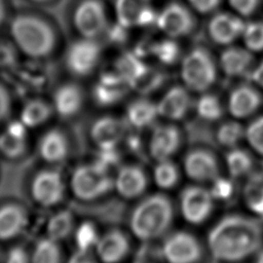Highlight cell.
Segmentation results:
<instances>
[{"label": "cell", "instance_id": "cell-1", "mask_svg": "<svg viewBox=\"0 0 263 263\" xmlns=\"http://www.w3.org/2000/svg\"><path fill=\"white\" fill-rule=\"evenodd\" d=\"M263 243L261 224L242 215L221 218L208 233V247L212 256L221 262L235 263L257 253Z\"/></svg>", "mask_w": 263, "mask_h": 263}, {"label": "cell", "instance_id": "cell-2", "mask_svg": "<svg viewBox=\"0 0 263 263\" xmlns=\"http://www.w3.org/2000/svg\"><path fill=\"white\" fill-rule=\"evenodd\" d=\"M174 208L171 199L161 193L143 198L133 210L129 228L133 234L143 241L160 237L172 225Z\"/></svg>", "mask_w": 263, "mask_h": 263}, {"label": "cell", "instance_id": "cell-3", "mask_svg": "<svg viewBox=\"0 0 263 263\" xmlns=\"http://www.w3.org/2000/svg\"><path fill=\"white\" fill-rule=\"evenodd\" d=\"M10 34L18 49L34 59L48 55L55 46L52 28L36 15L15 16L10 24Z\"/></svg>", "mask_w": 263, "mask_h": 263}, {"label": "cell", "instance_id": "cell-4", "mask_svg": "<svg viewBox=\"0 0 263 263\" xmlns=\"http://www.w3.org/2000/svg\"><path fill=\"white\" fill-rule=\"evenodd\" d=\"M69 185L74 197L81 201H93L114 188V179L107 167L95 161L76 166L71 174Z\"/></svg>", "mask_w": 263, "mask_h": 263}, {"label": "cell", "instance_id": "cell-5", "mask_svg": "<svg viewBox=\"0 0 263 263\" xmlns=\"http://www.w3.org/2000/svg\"><path fill=\"white\" fill-rule=\"evenodd\" d=\"M217 76L215 62L203 48L192 49L182 61L181 77L186 87L193 91H204L210 88Z\"/></svg>", "mask_w": 263, "mask_h": 263}, {"label": "cell", "instance_id": "cell-6", "mask_svg": "<svg viewBox=\"0 0 263 263\" xmlns=\"http://www.w3.org/2000/svg\"><path fill=\"white\" fill-rule=\"evenodd\" d=\"M33 199L43 208L61 203L66 194V183L62 174L53 168L39 171L31 183Z\"/></svg>", "mask_w": 263, "mask_h": 263}, {"label": "cell", "instance_id": "cell-7", "mask_svg": "<svg viewBox=\"0 0 263 263\" xmlns=\"http://www.w3.org/2000/svg\"><path fill=\"white\" fill-rule=\"evenodd\" d=\"M214 198L210 189L191 185L180 194V209L186 222L199 225L205 222L214 209Z\"/></svg>", "mask_w": 263, "mask_h": 263}, {"label": "cell", "instance_id": "cell-8", "mask_svg": "<svg viewBox=\"0 0 263 263\" xmlns=\"http://www.w3.org/2000/svg\"><path fill=\"white\" fill-rule=\"evenodd\" d=\"M160 253L167 263H196L201 258L202 250L193 234L177 231L164 239Z\"/></svg>", "mask_w": 263, "mask_h": 263}, {"label": "cell", "instance_id": "cell-9", "mask_svg": "<svg viewBox=\"0 0 263 263\" xmlns=\"http://www.w3.org/2000/svg\"><path fill=\"white\" fill-rule=\"evenodd\" d=\"M73 23L83 38L95 39L107 29L104 4L100 0L81 1L74 11Z\"/></svg>", "mask_w": 263, "mask_h": 263}, {"label": "cell", "instance_id": "cell-10", "mask_svg": "<svg viewBox=\"0 0 263 263\" xmlns=\"http://www.w3.org/2000/svg\"><path fill=\"white\" fill-rule=\"evenodd\" d=\"M101 48L93 39L83 38L72 43L66 54L69 71L76 76H86L96 68Z\"/></svg>", "mask_w": 263, "mask_h": 263}, {"label": "cell", "instance_id": "cell-11", "mask_svg": "<svg viewBox=\"0 0 263 263\" xmlns=\"http://www.w3.org/2000/svg\"><path fill=\"white\" fill-rule=\"evenodd\" d=\"M156 24L168 38L175 39L189 34L194 26L190 11L180 3L167 4L158 14Z\"/></svg>", "mask_w": 263, "mask_h": 263}, {"label": "cell", "instance_id": "cell-12", "mask_svg": "<svg viewBox=\"0 0 263 263\" xmlns=\"http://www.w3.org/2000/svg\"><path fill=\"white\" fill-rule=\"evenodd\" d=\"M184 171L187 177L195 182H212L219 176V164L210 151L194 149L184 158Z\"/></svg>", "mask_w": 263, "mask_h": 263}, {"label": "cell", "instance_id": "cell-13", "mask_svg": "<svg viewBox=\"0 0 263 263\" xmlns=\"http://www.w3.org/2000/svg\"><path fill=\"white\" fill-rule=\"evenodd\" d=\"M129 249L126 234L119 229H111L100 236L95 253L102 263H120L128 255Z\"/></svg>", "mask_w": 263, "mask_h": 263}, {"label": "cell", "instance_id": "cell-14", "mask_svg": "<svg viewBox=\"0 0 263 263\" xmlns=\"http://www.w3.org/2000/svg\"><path fill=\"white\" fill-rule=\"evenodd\" d=\"M181 133L173 124H161L154 127L150 143L149 152L156 161L171 159L181 146Z\"/></svg>", "mask_w": 263, "mask_h": 263}, {"label": "cell", "instance_id": "cell-15", "mask_svg": "<svg viewBox=\"0 0 263 263\" xmlns=\"http://www.w3.org/2000/svg\"><path fill=\"white\" fill-rule=\"evenodd\" d=\"M125 124L114 116H102L95 120L90 127V138L99 149L117 148L124 138Z\"/></svg>", "mask_w": 263, "mask_h": 263}, {"label": "cell", "instance_id": "cell-16", "mask_svg": "<svg viewBox=\"0 0 263 263\" xmlns=\"http://www.w3.org/2000/svg\"><path fill=\"white\" fill-rule=\"evenodd\" d=\"M246 23L237 15L220 12L209 23L208 31L212 40L221 45H228L241 37Z\"/></svg>", "mask_w": 263, "mask_h": 263}, {"label": "cell", "instance_id": "cell-17", "mask_svg": "<svg viewBox=\"0 0 263 263\" xmlns=\"http://www.w3.org/2000/svg\"><path fill=\"white\" fill-rule=\"evenodd\" d=\"M148 179L142 167L135 164L121 166L114 178V188L117 193L126 199L141 196L147 189Z\"/></svg>", "mask_w": 263, "mask_h": 263}, {"label": "cell", "instance_id": "cell-18", "mask_svg": "<svg viewBox=\"0 0 263 263\" xmlns=\"http://www.w3.org/2000/svg\"><path fill=\"white\" fill-rule=\"evenodd\" d=\"M28 127L20 120L9 121L0 134V153L8 159H17L28 148Z\"/></svg>", "mask_w": 263, "mask_h": 263}, {"label": "cell", "instance_id": "cell-19", "mask_svg": "<svg viewBox=\"0 0 263 263\" xmlns=\"http://www.w3.org/2000/svg\"><path fill=\"white\" fill-rule=\"evenodd\" d=\"M130 88L116 72L104 73L93 88V99L99 106L109 107L118 103Z\"/></svg>", "mask_w": 263, "mask_h": 263}, {"label": "cell", "instance_id": "cell-20", "mask_svg": "<svg viewBox=\"0 0 263 263\" xmlns=\"http://www.w3.org/2000/svg\"><path fill=\"white\" fill-rule=\"evenodd\" d=\"M70 144L65 133L60 128L45 132L38 142L39 156L48 163H61L69 155Z\"/></svg>", "mask_w": 263, "mask_h": 263}, {"label": "cell", "instance_id": "cell-21", "mask_svg": "<svg viewBox=\"0 0 263 263\" xmlns=\"http://www.w3.org/2000/svg\"><path fill=\"white\" fill-rule=\"evenodd\" d=\"M29 223L26 209L15 202L4 203L0 206V240L6 241L20 235Z\"/></svg>", "mask_w": 263, "mask_h": 263}, {"label": "cell", "instance_id": "cell-22", "mask_svg": "<svg viewBox=\"0 0 263 263\" xmlns=\"http://www.w3.org/2000/svg\"><path fill=\"white\" fill-rule=\"evenodd\" d=\"M260 93L253 86L242 84L230 92L227 107L231 116L242 119L254 114L260 107Z\"/></svg>", "mask_w": 263, "mask_h": 263}, {"label": "cell", "instance_id": "cell-23", "mask_svg": "<svg viewBox=\"0 0 263 263\" xmlns=\"http://www.w3.org/2000/svg\"><path fill=\"white\" fill-rule=\"evenodd\" d=\"M190 108V97L187 89L176 85L171 87L157 103L158 114L172 121L183 119Z\"/></svg>", "mask_w": 263, "mask_h": 263}, {"label": "cell", "instance_id": "cell-24", "mask_svg": "<svg viewBox=\"0 0 263 263\" xmlns=\"http://www.w3.org/2000/svg\"><path fill=\"white\" fill-rule=\"evenodd\" d=\"M83 102L84 97L81 88L74 83H65L55 89L52 107L62 118H71L80 112Z\"/></svg>", "mask_w": 263, "mask_h": 263}, {"label": "cell", "instance_id": "cell-25", "mask_svg": "<svg viewBox=\"0 0 263 263\" xmlns=\"http://www.w3.org/2000/svg\"><path fill=\"white\" fill-rule=\"evenodd\" d=\"M254 62L252 51L248 48L229 46L220 55V65L228 76H240L249 71Z\"/></svg>", "mask_w": 263, "mask_h": 263}, {"label": "cell", "instance_id": "cell-26", "mask_svg": "<svg viewBox=\"0 0 263 263\" xmlns=\"http://www.w3.org/2000/svg\"><path fill=\"white\" fill-rule=\"evenodd\" d=\"M125 116L130 126L136 129H144L152 125L159 116L157 104L148 99H137L128 104Z\"/></svg>", "mask_w": 263, "mask_h": 263}, {"label": "cell", "instance_id": "cell-27", "mask_svg": "<svg viewBox=\"0 0 263 263\" xmlns=\"http://www.w3.org/2000/svg\"><path fill=\"white\" fill-rule=\"evenodd\" d=\"M53 112V107L46 101L32 99L23 106L18 119L28 128H36L45 124L50 119Z\"/></svg>", "mask_w": 263, "mask_h": 263}, {"label": "cell", "instance_id": "cell-28", "mask_svg": "<svg viewBox=\"0 0 263 263\" xmlns=\"http://www.w3.org/2000/svg\"><path fill=\"white\" fill-rule=\"evenodd\" d=\"M149 0H115V13L117 23L130 28L140 26L144 12L150 7Z\"/></svg>", "mask_w": 263, "mask_h": 263}, {"label": "cell", "instance_id": "cell-29", "mask_svg": "<svg viewBox=\"0 0 263 263\" xmlns=\"http://www.w3.org/2000/svg\"><path fill=\"white\" fill-rule=\"evenodd\" d=\"M75 227V219L72 212L60 210L48 219L46 223V236L60 242L72 235Z\"/></svg>", "mask_w": 263, "mask_h": 263}, {"label": "cell", "instance_id": "cell-30", "mask_svg": "<svg viewBox=\"0 0 263 263\" xmlns=\"http://www.w3.org/2000/svg\"><path fill=\"white\" fill-rule=\"evenodd\" d=\"M243 200L247 208L263 218V174L254 173L243 186Z\"/></svg>", "mask_w": 263, "mask_h": 263}, {"label": "cell", "instance_id": "cell-31", "mask_svg": "<svg viewBox=\"0 0 263 263\" xmlns=\"http://www.w3.org/2000/svg\"><path fill=\"white\" fill-rule=\"evenodd\" d=\"M63 255L59 241L44 236L34 246L31 253V263H62Z\"/></svg>", "mask_w": 263, "mask_h": 263}, {"label": "cell", "instance_id": "cell-32", "mask_svg": "<svg viewBox=\"0 0 263 263\" xmlns=\"http://www.w3.org/2000/svg\"><path fill=\"white\" fill-rule=\"evenodd\" d=\"M226 167L231 178H240L251 172L253 160L250 154L240 148H231L225 158Z\"/></svg>", "mask_w": 263, "mask_h": 263}, {"label": "cell", "instance_id": "cell-33", "mask_svg": "<svg viewBox=\"0 0 263 263\" xmlns=\"http://www.w3.org/2000/svg\"><path fill=\"white\" fill-rule=\"evenodd\" d=\"M179 179V170L171 159L157 161L153 170V180L157 187L161 189H172L177 185Z\"/></svg>", "mask_w": 263, "mask_h": 263}, {"label": "cell", "instance_id": "cell-34", "mask_svg": "<svg viewBox=\"0 0 263 263\" xmlns=\"http://www.w3.org/2000/svg\"><path fill=\"white\" fill-rule=\"evenodd\" d=\"M73 235L76 249L89 252L95 251L101 236L97 226L90 221H84L76 226Z\"/></svg>", "mask_w": 263, "mask_h": 263}, {"label": "cell", "instance_id": "cell-35", "mask_svg": "<svg viewBox=\"0 0 263 263\" xmlns=\"http://www.w3.org/2000/svg\"><path fill=\"white\" fill-rule=\"evenodd\" d=\"M145 66L138 55L134 53H125L118 61L115 72L120 75L132 88V84L145 70Z\"/></svg>", "mask_w": 263, "mask_h": 263}, {"label": "cell", "instance_id": "cell-36", "mask_svg": "<svg viewBox=\"0 0 263 263\" xmlns=\"http://www.w3.org/2000/svg\"><path fill=\"white\" fill-rule=\"evenodd\" d=\"M216 138L220 145L231 149L245 138V129L237 121H226L219 126Z\"/></svg>", "mask_w": 263, "mask_h": 263}, {"label": "cell", "instance_id": "cell-37", "mask_svg": "<svg viewBox=\"0 0 263 263\" xmlns=\"http://www.w3.org/2000/svg\"><path fill=\"white\" fill-rule=\"evenodd\" d=\"M196 112L203 120L216 121L222 117L223 108L216 96L212 93H204L196 103Z\"/></svg>", "mask_w": 263, "mask_h": 263}, {"label": "cell", "instance_id": "cell-38", "mask_svg": "<svg viewBox=\"0 0 263 263\" xmlns=\"http://www.w3.org/2000/svg\"><path fill=\"white\" fill-rule=\"evenodd\" d=\"M241 38L246 48L250 51H263V22L256 21L246 23Z\"/></svg>", "mask_w": 263, "mask_h": 263}, {"label": "cell", "instance_id": "cell-39", "mask_svg": "<svg viewBox=\"0 0 263 263\" xmlns=\"http://www.w3.org/2000/svg\"><path fill=\"white\" fill-rule=\"evenodd\" d=\"M163 82V75L148 67L141 73V75L132 84V88L138 90L141 93H149L154 91Z\"/></svg>", "mask_w": 263, "mask_h": 263}, {"label": "cell", "instance_id": "cell-40", "mask_svg": "<svg viewBox=\"0 0 263 263\" xmlns=\"http://www.w3.org/2000/svg\"><path fill=\"white\" fill-rule=\"evenodd\" d=\"M245 139L256 153L263 156V115L258 116L247 126Z\"/></svg>", "mask_w": 263, "mask_h": 263}, {"label": "cell", "instance_id": "cell-41", "mask_svg": "<svg viewBox=\"0 0 263 263\" xmlns=\"http://www.w3.org/2000/svg\"><path fill=\"white\" fill-rule=\"evenodd\" d=\"M210 192L216 200H228L232 197L234 192V185L231 179L218 176L212 181Z\"/></svg>", "mask_w": 263, "mask_h": 263}, {"label": "cell", "instance_id": "cell-42", "mask_svg": "<svg viewBox=\"0 0 263 263\" xmlns=\"http://www.w3.org/2000/svg\"><path fill=\"white\" fill-rule=\"evenodd\" d=\"M152 50L157 59L164 64H172L179 55V47L172 38L155 44Z\"/></svg>", "mask_w": 263, "mask_h": 263}, {"label": "cell", "instance_id": "cell-43", "mask_svg": "<svg viewBox=\"0 0 263 263\" xmlns=\"http://www.w3.org/2000/svg\"><path fill=\"white\" fill-rule=\"evenodd\" d=\"M229 5L241 16L252 15L259 5V0H228Z\"/></svg>", "mask_w": 263, "mask_h": 263}, {"label": "cell", "instance_id": "cell-44", "mask_svg": "<svg viewBox=\"0 0 263 263\" xmlns=\"http://www.w3.org/2000/svg\"><path fill=\"white\" fill-rule=\"evenodd\" d=\"M4 263H31V254L21 247H12L4 256Z\"/></svg>", "mask_w": 263, "mask_h": 263}, {"label": "cell", "instance_id": "cell-45", "mask_svg": "<svg viewBox=\"0 0 263 263\" xmlns=\"http://www.w3.org/2000/svg\"><path fill=\"white\" fill-rule=\"evenodd\" d=\"M11 111V98L7 88L0 83V122L6 120Z\"/></svg>", "mask_w": 263, "mask_h": 263}, {"label": "cell", "instance_id": "cell-46", "mask_svg": "<svg viewBox=\"0 0 263 263\" xmlns=\"http://www.w3.org/2000/svg\"><path fill=\"white\" fill-rule=\"evenodd\" d=\"M187 1L192 6V8H194L197 12H200V13L212 12L219 6L221 2V0H187Z\"/></svg>", "mask_w": 263, "mask_h": 263}, {"label": "cell", "instance_id": "cell-47", "mask_svg": "<svg viewBox=\"0 0 263 263\" xmlns=\"http://www.w3.org/2000/svg\"><path fill=\"white\" fill-rule=\"evenodd\" d=\"M66 263H97V260L92 255V252L76 249L68 258Z\"/></svg>", "mask_w": 263, "mask_h": 263}, {"label": "cell", "instance_id": "cell-48", "mask_svg": "<svg viewBox=\"0 0 263 263\" xmlns=\"http://www.w3.org/2000/svg\"><path fill=\"white\" fill-rule=\"evenodd\" d=\"M126 27L120 25L119 23H117L116 26L112 27L111 29H109V39L111 41L114 42H120L125 38V31H126Z\"/></svg>", "mask_w": 263, "mask_h": 263}, {"label": "cell", "instance_id": "cell-49", "mask_svg": "<svg viewBox=\"0 0 263 263\" xmlns=\"http://www.w3.org/2000/svg\"><path fill=\"white\" fill-rule=\"evenodd\" d=\"M14 60L13 50L6 44H0V66L9 65Z\"/></svg>", "mask_w": 263, "mask_h": 263}, {"label": "cell", "instance_id": "cell-50", "mask_svg": "<svg viewBox=\"0 0 263 263\" xmlns=\"http://www.w3.org/2000/svg\"><path fill=\"white\" fill-rule=\"evenodd\" d=\"M250 78L255 84L263 88V61L251 72Z\"/></svg>", "mask_w": 263, "mask_h": 263}, {"label": "cell", "instance_id": "cell-51", "mask_svg": "<svg viewBox=\"0 0 263 263\" xmlns=\"http://www.w3.org/2000/svg\"><path fill=\"white\" fill-rule=\"evenodd\" d=\"M148 251L146 248H141L140 251L137 253V256H136V259L134 260L133 263H154L153 261L149 260L148 258Z\"/></svg>", "mask_w": 263, "mask_h": 263}, {"label": "cell", "instance_id": "cell-52", "mask_svg": "<svg viewBox=\"0 0 263 263\" xmlns=\"http://www.w3.org/2000/svg\"><path fill=\"white\" fill-rule=\"evenodd\" d=\"M5 18V5L3 0H0V25L3 23Z\"/></svg>", "mask_w": 263, "mask_h": 263}, {"label": "cell", "instance_id": "cell-53", "mask_svg": "<svg viewBox=\"0 0 263 263\" xmlns=\"http://www.w3.org/2000/svg\"><path fill=\"white\" fill-rule=\"evenodd\" d=\"M256 263H263V250L259 252V255H258V257H257Z\"/></svg>", "mask_w": 263, "mask_h": 263}, {"label": "cell", "instance_id": "cell-54", "mask_svg": "<svg viewBox=\"0 0 263 263\" xmlns=\"http://www.w3.org/2000/svg\"><path fill=\"white\" fill-rule=\"evenodd\" d=\"M32 1H34V2H39V3H41V2H46V1H49V0H32Z\"/></svg>", "mask_w": 263, "mask_h": 263}, {"label": "cell", "instance_id": "cell-55", "mask_svg": "<svg viewBox=\"0 0 263 263\" xmlns=\"http://www.w3.org/2000/svg\"><path fill=\"white\" fill-rule=\"evenodd\" d=\"M2 260V253H1V250H0V261Z\"/></svg>", "mask_w": 263, "mask_h": 263}]
</instances>
